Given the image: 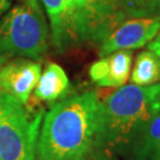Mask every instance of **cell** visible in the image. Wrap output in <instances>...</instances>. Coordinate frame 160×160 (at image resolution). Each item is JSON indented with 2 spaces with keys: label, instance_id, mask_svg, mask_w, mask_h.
Returning a JSON list of instances; mask_svg holds the SVG:
<instances>
[{
  "label": "cell",
  "instance_id": "30bf717a",
  "mask_svg": "<svg viewBox=\"0 0 160 160\" xmlns=\"http://www.w3.org/2000/svg\"><path fill=\"white\" fill-rule=\"evenodd\" d=\"M70 83L65 71L61 65L50 63L40 75L34 88V97L44 102H55L69 92Z\"/></svg>",
  "mask_w": 160,
  "mask_h": 160
},
{
  "label": "cell",
  "instance_id": "ac0fdd59",
  "mask_svg": "<svg viewBox=\"0 0 160 160\" xmlns=\"http://www.w3.org/2000/svg\"><path fill=\"white\" fill-rule=\"evenodd\" d=\"M33 160H46V159H43V158H39V157H36Z\"/></svg>",
  "mask_w": 160,
  "mask_h": 160
},
{
  "label": "cell",
  "instance_id": "7a4b0ae2",
  "mask_svg": "<svg viewBox=\"0 0 160 160\" xmlns=\"http://www.w3.org/2000/svg\"><path fill=\"white\" fill-rule=\"evenodd\" d=\"M160 109V83L123 86L102 100L100 146L121 152L132 137Z\"/></svg>",
  "mask_w": 160,
  "mask_h": 160
},
{
  "label": "cell",
  "instance_id": "4fadbf2b",
  "mask_svg": "<svg viewBox=\"0 0 160 160\" xmlns=\"http://www.w3.org/2000/svg\"><path fill=\"white\" fill-rule=\"evenodd\" d=\"M126 17H155L160 13V0H120Z\"/></svg>",
  "mask_w": 160,
  "mask_h": 160
},
{
  "label": "cell",
  "instance_id": "3957f363",
  "mask_svg": "<svg viewBox=\"0 0 160 160\" xmlns=\"http://www.w3.org/2000/svg\"><path fill=\"white\" fill-rule=\"evenodd\" d=\"M49 49V28L38 0H19L0 22V55L39 61Z\"/></svg>",
  "mask_w": 160,
  "mask_h": 160
},
{
  "label": "cell",
  "instance_id": "2e32d148",
  "mask_svg": "<svg viewBox=\"0 0 160 160\" xmlns=\"http://www.w3.org/2000/svg\"><path fill=\"white\" fill-rule=\"evenodd\" d=\"M8 58L10 57H7V56H2V55H0V68L4 65V64L8 61Z\"/></svg>",
  "mask_w": 160,
  "mask_h": 160
},
{
  "label": "cell",
  "instance_id": "277c9868",
  "mask_svg": "<svg viewBox=\"0 0 160 160\" xmlns=\"http://www.w3.org/2000/svg\"><path fill=\"white\" fill-rule=\"evenodd\" d=\"M0 94V160H33L44 112Z\"/></svg>",
  "mask_w": 160,
  "mask_h": 160
},
{
  "label": "cell",
  "instance_id": "9a60e30c",
  "mask_svg": "<svg viewBox=\"0 0 160 160\" xmlns=\"http://www.w3.org/2000/svg\"><path fill=\"white\" fill-rule=\"evenodd\" d=\"M8 6H10V0H0V17L8 8Z\"/></svg>",
  "mask_w": 160,
  "mask_h": 160
},
{
  "label": "cell",
  "instance_id": "5bb4252c",
  "mask_svg": "<svg viewBox=\"0 0 160 160\" xmlns=\"http://www.w3.org/2000/svg\"><path fill=\"white\" fill-rule=\"evenodd\" d=\"M148 50L153 51L160 57V36L157 37V39H153L151 43H148Z\"/></svg>",
  "mask_w": 160,
  "mask_h": 160
},
{
  "label": "cell",
  "instance_id": "6da1fadb",
  "mask_svg": "<svg viewBox=\"0 0 160 160\" xmlns=\"http://www.w3.org/2000/svg\"><path fill=\"white\" fill-rule=\"evenodd\" d=\"M102 101L87 92L52 106L40 126L36 154L46 160H86L100 146Z\"/></svg>",
  "mask_w": 160,
  "mask_h": 160
},
{
  "label": "cell",
  "instance_id": "7c38bea8",
  "mask_svg": "<svg viewBox=\"0 0 160 160\" xmlns=\"http://www.w3.org/2000/svg\"><path fill=\"white\" fill-rule=\"evenodd\" d=\"M160 80V59L151 50H145L137 56L132 72L133 84L140 87L153 86Z\"/></svg>",
  "mask_w": 160,
  "mask_h": 160
},
{
  "label": "cell",
  "instance_id": "9c48e42d",
  "mask_svg": "<svg viewBox=\"0 0 160 160\" xmlns=\"http://www.w3.org/2000/svg\"><path fill=\"white\" fill-rule=\"evenodd\" d=\"M160 149V109L132 137L120 153L126 160H148Z\"/></svg>",
  "mask_w": 160,
  "mask_h": 160
},
{
  "label": "cell",
  "instance_id": "ba28073f",
  "mask_svg": "<svg viewBox=\"0 0 160 160\" xmlns=\"http://www.w3.org/2000/svg\"><path fill=\"white\" fill-rule=\"evenodd\" d=\"M132 58L131 50L115 51L104 56L90 67L89 77L100 87H123L129 77Z\"/></svg>",
  "mask_w": 160,
  "mask_h": 160
},
{
  "label": "cell",
  "instance_id": "8992f818",
  "mask_svg": "<svg viewBox=\"0 0 160 160\" xmlns=\"http://www.w3.org/2000/svg\"><path fill=\"white\" fill-rule=\"evenodd\" d=\"M160 32V17L132 18L121 23L102 42L100 56L104 57L115 51L133 50L151 43Z\"/></svg>",
  "mask_w": 160,
  "mask_h": 160
},
{
  "label": "cell",
  "instance_id": "e0dca14e",
  "mask_svg": "<svg viewBox=\"0 0 160 160\" xmlns=\"http://www.w3.org/2000/svg\"><path fill=\"white\" fill-rule=\"evenodd\" d=\"M148 160H160V149L157 152V153H154V154L152 155Z\"/></svg>",
  "mask_w": 160,
  "mask_h": 160
},
{
  "label": "cell",
  "instance_id": "52a82bcc",
  "mask_svg": "<svg viewBox=\"0 0 160 160\" xmlns=\"http://www.w3.org/2000/svg\"><path fill=\"white\" fill-rule=\"evenodd\" d=\"M42 75V64L28 58L7 61L0 68V94H7L28 104Z\"/></svg>",
  "mask_w": 160,
  "mask_h": 160
},
{
  "label": "cell",
  "instance_id": "8fae6325",
  "mask_svg": "<svg viewBox=\"0 0 160 160\" xmlns=\"http://www.w3.org/2000/svg\"><path fill=\"white\" fill-rule=\"evenodd\" d=\"M51 25L52 43L63 50L70 38L68 22V0H42Z\"/></svg>",
  "mask_w": 160,
  "mask_h": 160
},
{
  "label": "cell",
  "instance_id": "5b68a950",
  "mask_svg": "<svg viewBox=\"0 0 160 160\" xmlns=\"http://www.w3.org/2000/svg\"><path fill=\"white\" fill-rule=\"evenodd\" d=\"M125 18L120 0H68L70 38L80 42L102 43Z\"/></svg>",
  "mask_w": 160,
  "mask_h": 160
}]
</instances>
